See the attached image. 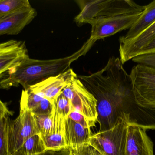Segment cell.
I'll use <instances>...</instances> for the list:
<instances>
[{
    "label": "cell",
    "instance_id": "obj_10",
    "mask_svg": "<svg viewBox=\"0 0 155 155\" xmlns=\"http://www.w3.org/2000/svg\"><path fill=\"white\" fill-rule=\"evenodd\" d=\"M29 57L24 41L11 40L0 43V79Z\"/></svg>",
    "mask_w": 155,
    "mask_h": 155
},
{
    "label": "cell",
    "instance_id": "obj_16",
    "mask_svg": "<svg viewBox=\"0 0 155 155\" xmlns=\"http://www.w3.org/2000/svg\"><path fill=\"white\" fill-rule=\"evenodd\" d=\"M155 22V0L145 5V8L135 22L119 41H127L135 38Z\"/></svg>",
    "mask_w": 155,
    "mask_h": 155
},
{
    "label": "cell",
    "instance_id": "obj_24",
    "mask_svg": "<svg viewBox=\"0 0 155 155\" xmlns=\"http://www.w3.org/2000/svg\"><path fill=\"white\" fill-rule=\"evenodd\" d=\"M68 117L80 125L82 126L84 128L90 129L92 127H94L92 124L86 118L85 116L77 111H72Z\"/></svg>",
    "mask_w": 155,
    "mask_h": 155
},
{
    "label": "cell",
    "instance_id": "obj_8",
    "mask_svg": "<svg viewBox=\"0 0 155 155\" xmlns=\"http://www.w3.org/2000/svg\"><path fill=\"white\" fill-rule=\"evenodd\" d=\"M143 12L98 17L89 20L87 23L91 25L92 28L91 35L87 41L94 45L97 40L114 35L123 30L129 29Z\"/></svg>",
    "mask_w": 155,
    "mask_h": 155
},
{
    "label": "cell",
    "instance_id": "obj_26",
    "mask_svg": "<svg viewBox=\"0 0 155 155\" xmlns=\"http://www.w3.org/2000/svg\"><path fill=\"white\" fill-rule=\"evenodd\" d=\"M155 53V37L148 42L137 53V56Z\"/></svg>",
    "mask_w": 155,
    "mask_h": 155
},
{
    "label": "cell",
    "instance_id": "obj_15",
    "mask_svg": "<svg viewBox=\"0 0 155 155\" xmlns=\"http://www.w3.org/2000/svg\"><path fill=\"white\" fill-rule=\"evenodd\" d=\"M90 129L84 128L68 117L65 120L64 140L66 148L71 152L89 145Z\"/></svg>",
    "mask_w": 155,
    "mask_h": 155
},
{
    "label": "cell",
    "instance_id": "obj_27",
    "mask_svg": "<svg viewBox=\"0 0 155 155\" xmlns=\"http://www.w3.org/2000/svg\"><path fill=\"white\" fill-rule=\"evenodd\" d=\"M11 155H23L19 151L15 152ZM41 155H72V152L69 149H64L59 151H49L45 152Z\"/></svg>",
    "mask_w": 155,
    "mask_h": 155
},
{
    "label": "cell",
    "instance_id": "obj_13",
    "mask_svg": "<svg viewBox=\"0 0 155 155\" xmlns=\"http://www.w3.org/2000/svg\"><path fill=\"white\" fill-rule=\"evenodd\" d=\"M155 37V22L138 36L127 41H119L120 59L123 65L137 56L138 52Z\"/></svg>",
    "mask_w": 155,
    "mask_h": 155
},
{
    "label": "cell",
    "instance_id": "obj_6",
    "mask_svg": "<svg viewBox=\"0 0 155 155\" xmlns=\"http://www.w3.org/2000/svg\"><path fill=\"white\" fill-rule=\"evenodd\" d=\"M71 104L72 110L83 115L94 127L98 121L97 100L78 77H74L62 93Z\"/></svg>",
    "mask_w": 155,
    "mask_h": 155
},
{
    "label": "cell",
    "instance_id": "obj_25",
    "mask_svg": "<svg viewBox=\"0 0 155 155\" xmlns=\"http://www.w3.org/2000/svg\"><path fill=\"white\" fill-rule=\"evenodd\" d=\"M72 155H103L90 145L85 147L77 151L72 152Z\"/></svg>",
    "mask_w": 155,
    "mask_h": 155
},
{
    "label": "cell",
    "instance_id": "obj_22",
    "mask_svg": "<svg viewBox=\"0 0 155 155\" xmlns=\"http://www.w3.org/2000/svg\"><path fill=\"white\" fill-rule=\"evenodd\" d=\"M54 103L44 98L38 106L32 110V113L35 115H50L52 113Z\"/></svg>",
    "mask_w": 155,
    "mask_h": 155
},
{
    "label": "cell",
    "instance_id": "obj_23",
    "mask_svg": "<svg viewBox=\"0 0 155 155\" xmlns=\"http://www.w3.org/2000/svg\"><path fill=\"white\" fill-rule=\"evenodd\" d=\"M132 61L137 64L147 66L155 69V53L137 56L133 58Z\"/></svg>",
    "mask_w": 155,
    "mask_h": 155
},
{
    "label": "cell",
    "instance_id": "obj_1",
    "mask_svg": "<svg viewBox=\"0 0 155 155\" xmlns=\"http://www.w3.org/2000/svg\"><path fill=\"white\" fill-rule=\"evenodd\" d=\"M78 77L97 102L112 106L117 119L124 117L129 126L155 130V109L146 108L137 103L130 75L125 70L120 58L113 56L100 71Z\"/></svg>",
    "mask_w": 155,
    "mask_h": 155
},
{
    "label": "cell",
    "instance_id": "obj_14",
    "mask_svg": "<svg viewBox=\"0 0 155 155\" xmlns=\"http://www.w3.org/2000/svg\"><path fill=\"white\" fill-rule=\"evenodd\" d=\"M65 118L58 113L54 103L53 123L49 133L41 137L47 151L66 149L64 140Z\"/></svg>",
    "mask_w": 155,
    "mask_h": 155
},
{
    "label": "cell",
    "instance_id": "obj_20",
    "mask_svg": "<svg viewBox=\"0 0 155 155\" xmlns=\"http://www.w3.org/2000/svg\"><path fill=\"white\" fill-rule=\"evenodd\" d=\"M34 115L41 137L46 135L49 133L52 125L53 112L50 115Z\"/></svg>",
    "mask_w": 155,
    "mask_h": 155
},
{
    "label": "cell",
    "instance_id": "obj_4",
    "mask_svg": "<svg viewBox=\"0 0 155 155\" xmlns=\"http://www.w3.org/2000/svg\"><path fill=\"white\" fill-rule=\"evenodd\" d=\"M128 126L126 119L119 117L112 127L91 136L89 145L103 155H125Z\"/></svg>",
    "mask_w": 155,
    "mask_h": 155
},
{
    "label": "cell",
    "instance_id": "obj_7",
    "mask_svg": "<svg viewBox=\"0 0 155 155\" xmlns=\"http://www.w3.org/2000/svg\"><path fill=\"white\" fill-rule=\"evenodd\" d=\"M129 75L137 103L146 108L155 109V68L137 64Z\"/></svg>",
    "mask_w": 155,
    "mask_h": 155
},
{
    "label": "cell",
    "instance_id": "obj_3",
    "mask_svg": "<svg viewBox=\"0 0 155 155\" xmlns=\"http://www.w3.org/2000/svg\"><path fill=\"white\" fill-rule=\"evenodd\" d=\"M80 9L74 18L78 25H82L89 20L98 17H108L142 12L145 5H141L131 0H81L76 1Z\"/></svg>",
    "mask_w": 155,
    "mask_h": 155
},
{
    "label": "cell",
    "instance_id": "obj_18",
    "mask_svg": "<svg viewBox=\"0 0 155 155\" xmlns=\"http://www.w3.org/2000/svg\"><path fill=\"white\" fill-rule=\"evenodd\" d=\"M31 5L28 0H0V18Z\"/></svg>",
    "mask_w": 155,
    "mask_h": 155
},
{
    "label": "cell",
    "instance_id": "obj_5",
    "mask_svg": "<svg viewBox=\"0 0 155 155\" xmlns=\"http://www.w3.org/2000/svg\"><path fill=\"white\" fill-rule=\"evenodd\" d=\"M40 134L33 113L23 98L20 101V113L8 125V147L10 155L19 151L25 142L35 135Z\"/></svg>",
    "mask_w": 155,
    "mask_h": 155
},
{
    "label": "cell",
    "instance_id": "obj_12",
    "mask_svg": "<svg viewBox=\"0 0 155 155\" xmlns=\"http://www.w3.org/2000/svg\"><path fill=\"white\" fill-rule=\"evenodd\" d=\"M37 15L31 5L0 18V36L20 33Z\"/></svg>",
    "mask_w": 155,
    "mask_h": 155
},
{
    "label": "cell",
    "instance_id": "obj_21",
    "mask_svg": "<svg viewBox=\"0 0 155 155\" xmlns=\"http://www.w3.org/2000/svg\"><path fill=\"white\" fill-rule=\"evenodd\" d=\"M54 106L58 113L63 116L65 118H68L69 115L72 111L69 100L62 93L54 102Z\"/></svg>",
    "mask_w": 155,
    "mask_h": 155
},
{
    "label": "cell",
    "instance_id": "obj_2",
    "mask_svg": "<svg viewBox=\"0 0 155 155\" xmlns=\"http://www.w3.org/2000/svg\"><path fill=\"white\" fill-rule=\"evenodd\" d=\"M87 41L74 53L63 58L48 60L26 58L8 71L0 81V89L8 90L21 85L25 90L51 76L66 72L71 65L80 56H84L93 46Z\"/></svg>",
    "mask_w": 155,
    "mask_h": 155
},
{
    "label": "cell",
    "instance_id": "obj_17",
    "mask_svg": "<svg viewBox=\"0 0 155 155\" xmlns=\"http://www.w3.org/2000/svg\"><path fill=\"white\" fill-rule=\"evenodd\" d=\"M19 151L23 155H41L47 152L40 134L27 139Z\"/></svg>",
    "mask_w": 155,
    "mask_h": 155
},
{
    "label": "cell",
    "instance_id": "obj_11",
    "mask_svg": "<svg viewBox=\"0 0 155 155\" xmlns=\"http://www.w3.org/2000/svg\"><path fill=\"white\" fill-rule=\"evenodd\" d=\"M154 144L146 130L128 126L125 155H154Z\"/></svg>",
    "mask_w": 155,
    "mask_h": 155
},
{
    "label": "cell",
    "instance_id": "obj_28",
    "mask_svg": "<svg viewBox=\"0 0 155 155\" xmlns=\"http://www.w3.org/2000/svg\"><path fill=\"white\" fill-rule=\"evenodd\" d=\"M12 115V113L8 109L6 103H3L0 99V121L5 116Z\"/></svg>",
    "mask_w": 155,
    "mask_h": 155
},
{
    "label": "cell",
    "instance_id": "obj_9",
    "mask_svg": "<svg viewBox=\"0 0 155 155\" xmlns=\"http://www.w3.org/2000/svg\"><path fill=\"white\" fill-rule=\"evenodd\" d=\"M77 75L72 69L70 68L64 72L31 86L29 88L54 103L64 89Z\"/></svg>",
    "mask_w": 155,
    "mask_h": 155
},
{
    "label": "cell",
    "instance_id": "obj_19",
    "mask_svg": "<svg viewBox=\"0 0 155 155\" xmlns=\"http://www.w3.org/2000/svg\"><path fill=\"white\" fill-rule=\"evenodd\" d=\"M9 116H5L0 121V155H10L8 147V130Z\"/></svg>",
    "mask_w": 155,
    "mask_h": 155
}]
</instances>
